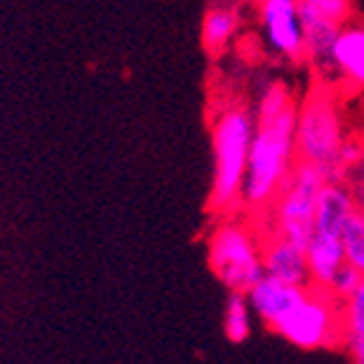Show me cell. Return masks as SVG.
<instances>
[{
  "label": "cell",
  "instance_id": "30bf717a",
  "mask_svg": "<svg viewBox=\"0 0 364 364\" xmlns=\"http://www.w3.org/2000/svg\"><path fill=\"white\" fill-rule=\"evenodd\" d=\"M262 267H265V275L283 280V283L301 288L311 286L306 250L296 247L293 242H286L280 237H265V242H262Z\"/></svg>",
  "mask_w": 364,
  "mask_h": 364
},
{
  "label": "cell",
  "instance_id": "4fadbf2b",
  "mask_svg": "<svg viewBox=\"0 0 364 364\" xmlns=\"http://www.w3.org/2000/svg\"><path fill=\"white\" fill-rule=\"evenodd\" d=\"M304 21V38H306V61L318 72L328 74L331 69V49H334L336 33L341 26L334 21H326L321 16H311V13H301Z\"/></svg>",
  "mask_w": 364,
  "mask_h": 364
},
{
  "label": "cell",
  "instance_id": "2e32d148",
  "mask_svg": "<svg viewBox=\"0 0 364 364\" xmlns=\"http://www.w3.org/2000/svg\"><path fill=\"white\" fill-rule=\"evenodd\" d=\"M341 247H344L346 265H352L364 275V217L357 209L341 227Z\"/></svg>",
  "mask_w": 364,
  "mask_h": 364
},
{
  "label": "cell",
  "instance_id": "7402d4cb",
  "mask_svg": "<svg viewBox=\"0 0 364 364\" xmlns=\"http://www.w3.org/2000/svg\"><path fill=\"white\" fill-rule=\"evenodd\" d=\"M255 3H257V0H255Z\"/></svg>",
  "mask_w": 364,
  "mask_h": 364
},
{
  "label": "cell",
  "instance_id": "8fae6325",
  "mask_svg": "<svg viewBox=\"0 0 364 364\" xmlns=\"http://www.w3.org/2000/svg\"><path fill=\"white\" fill-rule=\"evenodd\" d=\"M306 265H309L311 286L328 291L334 275L346 265L344 247H341V235L314 232L309 245H306Z\"/></svg>",
  "mask_w": 364,
  "mask_h": 364
},
{
  "label": "cell",
  "instance_id": "8992f818",
  "mask_svg": "<svg viewBox=\"0 0 364 364\" xmlns=\"http://www.w3.org/2000/svg\"><path fill=\"white\" fill-rule=\"evenodd\" d=\"M270 331L304 352L336 349L344 344L341 301L328 291L309 286Z\"/></svg>",
  "mask_w": 364,
  "mask_h": 364
},
{
  "label": "cell",
  "instance_id": "e0dca14e",
  "mask_svg": "<svg viewBox=\"0 0 364 364\" xmlns=\"http://www.w3.org/2000/svg\"><path fill=\"white\" fill-rule=\"evenodd\" d=\"M301 13H311V16H321L326 21L344 26L352 21L354 16V0H296Z\"/></svg>",
  "mask_w": 364,
  "mask_h": 364
},
{
  "label": "cell",
  "instance_id": "ba28073f",
  "mask_svg": "<svg viewBox=\"0 0 364 364\" xmlns=\"http://www.w3.org/2000/svg\"><path fill=\"white\" fill-rule=\"evenodd\" d=\"M341 85L364 92V23H344L331 49V69Z\"/></svg>",
  "mask_w": 364,
  "mask_h": 364
},
{
  "label": "cell",
  "instance_id": "5b68a950",
  "mask_svg": "<svg viewBox=\"0 0 364 364\" xmlns=\"http://www.w3.org/2000/svg\"><path fill=\"white\" fill-rule=\"evenodd\" d=\"M323 186H326V176L321 171L309 164H298L288 176L286 186L280 188V194L270 204V209L262 217H257L265 222L260 227L262 235L280 237V240L306 250L311 235H314L316 201H318Z\"/></svg>",
  "mask_w": 364,
  "mask_h": 364
},
{
  "label": "cell",
  "instance_id": "ffe728a7",
  "mask_svg": "<svg viewBox=\"0 0 364 364\" xmlns=\"http://www.w3.org/2000/svg\"><path fill=\"white\" fill-rule=\"evenodd\" d=\"M346 186H349V191H352L354 209L364 217V164L349 176V183H346Z\"/></svg>",
  "mask_w": 364,
  "mask_h": 364
},
{
  "label": "cell",
  "instance_id": "d6986e66",
  "mask_svg": "<svg viewBox=\"0 0 364 364\" xmlns=\"http://www.w3.org/2000/svg\"><path fill=\"white\" fill-rule=\"evenodd\" d=\"M364 275L359 273V270H354L352 265H344L339 270V273L334 275V280H331V286H328V293L336 298V301H346V298L352 296L354 291H357V286L362 283Z\"/></svg>",
  "mask_w": 364,
  "mask_h": 364
},
{
  "label": "cell",
  "instance_id": "9a60e30c",
  "mask_svg": "<svg viewBox=\"0 0 364 364\" xmlns=\"http://www.w3.org/2000/svg\"><path fill=\"white\" fill-rule=\"evenodd\" d=\"M252 309H250L245 293H230V301L225 306V316H222V328L225 336L232 344H242L252 334Z\"/></svg>",
  "mask_w": 364,
  "mask_h": 364
},
{
  "label": "cell",
  "instance_id": "6da1fadb",
  "mask_svg": "<svg viewBox=\"0 0 364 364\" xmlns=\"http://www.w3.org/2000/svg\"><path fill=\"white\" fill-rule=\"evenodd\" d=\"M296 112V95L280 79L267 82L257 95V105L252 109L255 130L250 143L247 176L242 188V209L252 219L262 217L270 209L298 166Z\"/></svg>",
  "mask_w": 364,
  "mask_h": 364
},
{
  "label": "cell",
  "instance_id": "3957f363",
  "mask_svg": "<svg viewBox=\"0 0 364 364\" xmlns=\"http://www.w3.org/2000/svg\"><path fill=\"white\" fill-rule=\"evenodd\" d=\"M349 140L344 105L331 85L318 82L298 100L296 112V153L298 164H309L326 176L341 181L339 153Z\"/></svg>",
  "mask_w": 364,
  "mask_h": 364
},
{
  "label": "cell",
  "instance_id": "9c48e42d",
  "mask_svg": "<svg viewBox=\"0 0 364 364\" xmlns=\"http://www.w3.org/2000/svg\"><path fill=\"white\" fill-rule=\"evenodd\" d=\"M306 288L291 286V283H283V280L270 278V275H262L255 286L245 293V298H247L250 309H252V316L260 318L267 328H273L286 316V311L301 298V293Z\"/></svg>",
  "mask_w": 364,
  "mask_h": 364
},
{
  "label": "cell",
  "instance_id": "5bb4252c",
  "mask_svg": "<svg viewBox=\"0 0 364 364\" xmlns=\"http://www.w3.org/2000/svg\"><path fill=\"white\" fill-rule=\"evenodd\" d=\"M240 26H242V18L235 8H209L204 13V21H201V46H204V51L212 56L225 54L230 49V43L235 41V36L240 33Z\"/></svg>",
  "mask_w": 364,
  "mask_h": 364
},
{
  "label": "cell",
  "instance_id": "7c38bea8",
  "mask_svg": "<svg viewBox=\"0 0 364 364\" xmlns=\"http://www.w3.org/2000/svg\"><path fill=\"white\" fill-rule=\"evenodd\" d=\"M354 214V199L346 183L326 181L321 188L318 201H316V219L314 232H328V235H341V227L346 219Z\"/></svg>",
  "mask_w": 364,
  "mask_h": 364
},
{
  "label": "cell",
  "instance_id": "7a4b0ae2",
  "mask_svg": "<svg viewBox=\"0 0 364 364\" xmlns=\"http://www.w3.org/2000/svg\"><path fill=\"white\" fill-rule=\"evenodd\" d=\"M255 130V115L240 100H227L212 117V188L209 212L232 217L242 212V188L247 176L250 143Z\"/></svg>",
  "mask_w": 364,
  "mask_h": 364
},
{
  "label": "cell",
  "instance_id": "52a82bcc",
  "mask_svg": "<svg viewBox=\"0 0 364 364\" xmlns=\"http://www.w3.org/2000/svg\"><path fill=\"white\" fill-rule=\"evenodd\" d=\"M257 26L270 54L291 64L306 61L304 21L296 0H257Z\"/></svg>",
  "mask_w": 364,
  "mask_h": 364
},
{
  "label": "cell",
  "instance_id": "ac0fdd59",
  "mask_svg": "<svg viewBox=\"0 0 364 364\" xmlns=\"http://www.w3.org/2000/svg\"><path fill=\"white\" fill-rule=\"evenodd\" d=\"M344 336H364V278L352 296L341 301Z\"/></svg>",
  "mask_w": 364,
  "mask_h": 364
},
{
  "label": "cell",
  "instance_id": "277c9868",
  "mask_svg": "<svg viewBox=\"0 0 364 364\" xmlns=\"http://www.w3.org/2000/svg\"><path fill=\"white\" fill-rule=\"evenodd\" d=\"M265 235L250 219L219 217L207 237V262L214 278L230 293H247L265 275L262 267Z\"/></svg>",
  "mask_w": 364,
  "mask_h": 364
},
{
  "label": "cell",
  "instance_id": "44dd1931",
  "mask_svg": "<svg viewBox=\"0 0 364 364\" xmlns=\"http://www.w3.org/2000/svg\"><path fill=\"white\" fill-rule=\"evenodd\" d=\"M346 354L352 364H364V336H344Z\"/></svg>",
  "mask_w": 364,
  "mask_h": 364
}]
</instances>
